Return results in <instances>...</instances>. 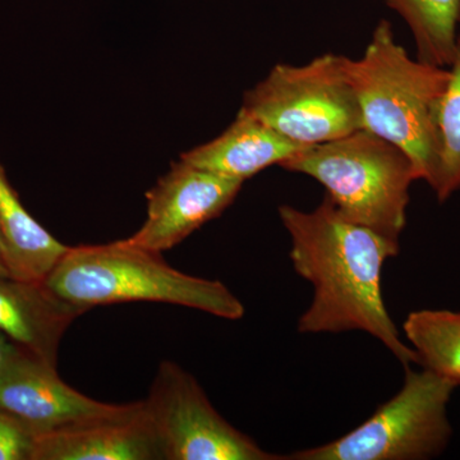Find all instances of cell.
I'll use <instances>...</instances> for the list:
<instances>
[{
	"label": "cell",
	"instance_id": "cell-1",
	"mask_svg": "<svg viewBox=\"0 0 460 460\" xmlns=\"http://www.w3.org/2000/svg\"><path fill=\"white\" fill-rule=\"evenodd\" d=\"M289 233L290 261L310 281L314 298L298 320L301 334L363 332L381 341L404 367L416 352L402 341L384 302L383 268L401 244L345 219L328 196L313 211L278 208Z\"/></svg>",
	"mask_w": 460,
	"mask_h": 460
},
{
	"label": "cell",
	"instance_id": "cell-2",
	"mask_svg": "<svg viewBox=\"0 0 460 460\" xmlns=\"http://www.w3.org/2000/svg\"><path fill=\"white\" fill-rule=\"evenodd\" d=\"M343 66L361 108L363 129L402 148L419 180L434 186L440 160L438 111L450 69L411 59L392 23L378 21L359 59Z\"/></svg>",
	"mask_w": 460,
	"mask_h": 460
},
{
	"label": "cell",
	"instance_id": "cell-3",
	"mask_svg": "<svg viewBox=\"0 0 460 460\" xmlns=\"http://www.w3.org/2000/svg\"><path fill=\"white\" fill-rule=\"evenodd\" d=\"M44 284L63 301L87 311L96 305L157 302L226 320H239L246 314L243 304L222 281L175 270L163 253L135 246L127 239L69 248Z\"/></svg>",
	"mask_w": 460,
	"mask_h": 460
},
{
	"label": "cell",
	"instance_id": "cell-4",
	"mask_svg": "<svg viewBox=\"0 0 460 460\" xmlns=\"http://www.w3.org/2000/svg\"><path fill=\"white\" fill-rule=\"evenodd\" d=\"M279 166L323 184L345 219L399 243L407 224L410 189L420 181L402 148L359 129L305 147Z\"/></svg>",
	"mask_w": 460,
	"mask_h": 460
},
{
	"label": "cell",
	"instance_id": "cell-5",
	"mask_svg": "<svg viewBox=\"0 0 460 460\" xmlns=\"http://www.w3.org/2000/svg\"><path fill=\"white\" fill-rule=\"evenodd\" d=\"M239 111L288 140L314 146L363 129L343 56L326 53L304 66L279 63L244 93Z\"/></svg>",
	"mask_w": 460,
	"mask_h": 460
},
{
	"label": "cell",
	"instance_id": "cell-6",
	"mask_svg": "<svg viewBox=\"0 0 460 460\" xmlns=\"http://www.w3.org/2000/svg\"><path fill=\"white\" fill-rule=\"evenodd\" d=\"M456 385L429 370L405 367L404 384L374 414L332 443L286 460H426L441 456L453 436L447 402Z\"/></svg>",
	"mask_w": 460,
	"mask_h": 460
},
{
	"label": "cell",
	"instance_id": "cell-7",
	"mask_svg": "<svg viewBox=\"0 0 460 460\" xmlns=\"http://www.w3.org/2000/svg\"><path fill=\"white\" fill-rule=\"evenodd\" d=\"M145 402L165 460H286L230 425L177 363H160Z\"/></svg>",
	"mask_w": 460,
	"mask_h": 460
},
{
	"label": "cell",
	"instance_id": "cell-8",
	"mask_svg": "<svg viewBox=\"0 0 460 460\" xmlns=\"http://www.w3.org/2000/svg\"><path fill=\"white\" fill-rule=\"evenodd\" d=\"M244 181L223 177L180 160L147 190V217L127 239L135 246L163 253L206 223L217 219L237 199Z\"/></svg>",
	"mask_w": 460,
	"mask_h": 460
},
{
	"label": "cell",
	"instance_id": "cell-9",
	"mask_svg": "<svg viewBox=\"0 0 460 460\" xmlns=\"http://www.w3.org/2000/svg\"><path fill=\"white\" fill-rule=\"evenodd\" d=\"M122 404L91 399L66 384L56 366L21 350L0 374V408L36 435L105 416Z\"/></svg>",
	"mask_w": 460,
	"mask_h": 460
},
{
	"label": "cell",
	"instance_id": "cell-10",
	"mask_svg": "<svg viewBox=\"0 0 460 460\" xmlns=\"http://www.w3.org/2000/svg\"><path fill=\"white\" fill-rule=\"evenodd\" d=\"M32 460H165L146 402L38 435Z\"/></svg>",
	"mask_w": 460,
	"mask_h": 460
},
{
	"label": "cell",
	"instance_id": "cell-11",
	"mask_svg": "<svg viewBox=\"0 0 460 460\" xmlns=\"http://www.w3.org/2000/svg\"><path fill=\"white\" fill-rule=\"evenodd\" d=\"M86 308L68 304L44 283L0 275V332L41 361L56 366L60 341Z\"/></svg>",
	"mask_w": 460,
	"mask_h": 460
},
{
	"label": "cell",
	"instance_id": "cell-12",
	"mask_svg": "<svg viewBox=\"0 0 460 460\" xmlns=\"http://www.w3.org/2000/svg\"><path fill=\"white\" fill-rule=\"evenodd\" d=\"M305 147L239 111L234 122L222 135L181 154V160L244 181L272 165H280Z\"/></svg>",
	"mask_w": 460,
	"mask_h": 460
},
{
	"label": "cell",
	"instance_id": "cell-13",
	"mask_svg": "<svg viewBox=\"0 0 460 460\" xmlns=\"http://www.w3.org/2000/svg\"><path fill=\"white\" fill-rule=\"evenodd\" d=\"M0 238L9 277L44 283L69 248L41 226L21 202L0 163Z\"/></svg>",
	"mask_w": 460,
	"mask_h": 460
},
{
	"label": "cell",
	"instance_id": "cell-14",
	"mask_svg": "<svg viewBox=\"0 0 460 460\" xmlns=\"http://www.w3.org/2000/svg\"><path fill=\"white\" fill-rule=\"evenodd\" d=\"M401 16L416 42L417 59L450 66L456 56L460 0H383Z\"/></svg>",
	"mask_w": 460,
	"mask_h": 460
},
{
	"label": "cell",
	"instance_id": "cell-15",
	"mask_svg": "<svg viewBox=\"0 0 460 460\" xmlns=\"http://www.w3.org/2000/svg\"><path fill=\"white\" fill-rule=\"evenodd\" d=\"M402 332L416 352L417 365L460 385V313L414 311Z\"/></svg>",
	"mask_w": 460,
	"mask_h": 460
},
{
	"label": "cell",
	"instance_id": "cell-16",
	"mask_svg": "<svg viewBox=\"0 0 460 460\" xmlns=\"http://www.w3.org/2000/svg\"><path fill=\"white\" fill-rule=\"evenodd\" d=\"M450 80L438 111L440 160L432 190L438 202H445L460 190V33Z\"/></svg>",
	"mask_w": 460,
	"mask_h": 460
},
{
	"label": "cell",
	"instance_id": "cell-17",
	"mask_svg": "<svg viewBox=\"0 0 460 460\" xmlns=\"http://www.w3.org/2000/svg\"><path fill=\"white\" fill-rule=\"evenodd\" d=\"M38 435L0 408V460H32Z\"/></svg>",
	"mask_w": 460,
	"mask_h": 460
},
{
	"label": "cell",
	"instance_id": "cell-18",
	"mask_svg": "<svg viewBox=\"0 0 460 460\" xmlns=\"http://www.w3.org/2000/svg\"><path fill=\"white\" fill-rule=\"evenodd\" d=\"M21 350H23V348L14 343L4 332H0V374L16 358Z\"/></svg>",
	"mask_w": 460,
	"mask_h": 460
},
{
	"label": "cell",
	"instance_id": "cell-19",
	"mask_svg": "<svg viewBox=\"0 0 460 460\" xmlns=\"http://www.w3.org/2000/svg\"><path fill=\"white\" fill-rule=\"evenodd\" d=\"M0 275H7L9 277L7 268H5L4 257H3L2 238H0Z\"/></svg>",
	"mask_w": 460,
	"mask_h": 460
}]
</instances>
